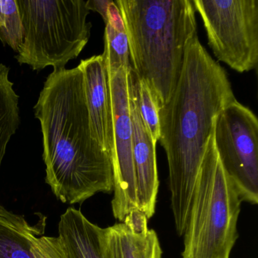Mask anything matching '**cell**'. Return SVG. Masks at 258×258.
<instances>
[{"instance_id": "1", "label": "cell", "mask_w": 258, "mask_h": 258, "mask_svg": "<svg viewBox=\"0 0 258 258\" xmlns=\"http://www.w3.org/2000/svg\"><path fill=\"white\" fill-rule=\"evenodd\" d=\"M236 100L227 74L196 36L188 46L179 81L159 109L160 137L169 169L175 228L183 236L193 190L214 121Z\"/></svg>"}, {"instance_id": "2", "label": "cell", "mask_w": 258, "mask_h": 258, "mask_svg": "<svg viewBox=\"0 0 258 258\" xmlns=\"http://www.w3.org/2000/svg\"><path fill=\"white\" fill-rule=\"evenodd\" d=\"M43 134L46 182L62 203L114 190L112 161L93 136L80 66L53 70L34 106Z\"/></svg>"}, {"instance_id": "3", "label": "cell", "mask_w": 258, "mask_h": 258, "mask_svg": "<svg viewBox=\"0 0 258 258\" xmlns=\"http://www.w3.org/2000/svg\"><path fill=\"white\" fill-rule=\"evenodd\" d=\"M132 70L160 108L176 88L187 49L197 35L192 0H117Z\"/></svg>"}, {"instance_id": "4", "label": "cell", "mask_w": 258, "mask_h": 258, "mask_svg": "<svg viewBox=\"0 0 258 258\" xmlns=\"http://www.w3.org/2000/svg\"><path fill=\"white\" fill-rule=\"evenodd\" d=\"M242 200L225 172L211 135L193 190L182 258H229Z\"/></svg>"}, {"instance_id": "5", "label": "cell", "mask_w": 258, "mask_h": 258, "mask_svg": "<svg viewBox=\"0 0 258 258\" xmlns=\"http://www.w3.org/2000/svg\"><path fill=\"white\" fill-rule=\"evenodd\" d=\"M22 43L16 58L34 71L66 69L90 40V10L84 0H16Z\"/></svg>"}, {"instance_id": "6", "label": "cell", "mask_w": 258, "mask_h": 258, "mask_svg": "<svg viewBox=\"0 0 258 258\" xmlns=\"http://www.w3.org/2000/svg\"><path fill=\"white\" fill-rule=\"evenodd\" d=\"M218 61L244 73L258 63V0H192Z\"/></svg>"}, {"instance_id": "7", "label": "cell", "mask_w": 258, "mask_h": 258, "mask_svg": "<svg viewBox=\"0 0 258 258\" xmlns=\"http://www.w3.org/2000/svg\"><path fill=\"white\" fill-rule=\"evenodd\" d=\"M214 144L225 172L242 202L258 204V120L235 100L216 117Z\"/></svg>"}, {"instance_id": "8", "label": "cell", "mask_w": 258, "mask_h": 258, "mask_svg": "<svg viewBox=\"0 0 258 258\" xmlns=\"http://www.w3.org/2000/svg\"><path fill=\"white\" fill-rule=\"evenodd\" d=\"M129 73L120 69L108 77L114 126L113 215L119 222L138 210L133 157V125L130 108Z\"/></svg>"}, {"instance_id": "9", "label": "cell", "mask_w": 258, "mask_h": 258, "mask_svg": "<svg viewBox=\"0 0 258 258\" xmlns=\"http://www.w3.org/2000/svg\"><path fill=\"white\" fill-rule=\"evenodd\" d=\"M84 75L86 100L92 133L96 141L114 156L112 103L108 72L102 55L82 60L79 64Z\"/></svg>"}, {"instance_id": "10", "label": "cell", "mask_w": 258, "mask_h": 258, "mask_svg": "<svg viewBox=\"0 0 258 258\" xmlns=\"http://www.w3.org/2000/svg\"><path fill=\"white\" fill-rule=\"evenodd\" d=\"M129 88L137 206L139 211L143 212L149 220L155 214L159 187L157 167V143L152 140L140 116L130 82Z\"/></svg>"}, {"instance_id": "11", "label": "cell", "mask_w": 258, "mask_h": 258, "mask_svg": "<svg viewBox=\"0 0 258 258\" xmlns=\"http://www.w3.org/2000/svg\"><path fill=\"white\" fill-rule=\"evenodd\" d=\"M102 241L105 258H162L158 234L148 225L119 222L102 228Z\"/></svg>"}, {"instance_id": "12", "label": "cell", "mask_w": 258, "mask_h": 258, "mask_svg": "<svg viewBox=\"0 0 258 258\" xmlns=\"http://www.w3.org/2000/svg\"><path fill=\"white\" fill-rule=\"evenodd\" d=\"M58 230L67 258H105L102 228L89 220L81 210L68 208L60 217Z\"/></svg>"}, {"instance_id": "13", "label": "cell", "mask_w": 258, "mask_h": 258, "mask_svg": "<svg viewBox=\"0 0 258 258\" xmlns=\"http://www.w3.org/2000/svg\"><path fill=\"white\" fill-rule=\"evenodd\" d=\"M46 219L32 225L0 204V258H33L31 241L44 234Z\"/></svg>"}, {"instance_id": "14", "label": "cell", "mask_w": 258, "mask_h": 258, "mask_svg": "<svg viewBox=\"0 0 258 258\" xmlns=\"http://www.w3.org/2000/svg\"><path fill=\"white\" fill-rule=\"evenodd\" d=\"M10 80V68L0 63V167L7 146L20 125L19 96Z\"/></svg>"}, {"instance_id": "15", "label": "cell", "mask_w": 258, "mask_h": 258, "mask_svg": "<svg viewBox=\"0 0 258 258\" xmlns=\"http://www.w3.org/2000/svg\"><path fill=\"white\" fill-rule=\"evenodd\" d=\"M104 43L105 49L102 55L108 77L112 76L121 69L131 72L132 66L126 31H118L106 24Z\"/></svg>"}, {"instance_id": "16", "label": "cell", "mask_w": 258, "mask_h": 258, "mask_svg": "<svg viewBox=\"0 0 258 258\" xmlns=\"http://www.w3.org/2000/svg\"><path fill=\"white\" fill-rule=\"evenodd\" d=\"M129 82L145 126L152 140L157 143L160 137V105L158 99L149 87L137 78L133 70L129 73Z\"/></svg>"}, {"instance_id": "17", "label": "cell", "mask_w": 258, "mask_h": 258, "mask_svg": "<svg viewBox=\"0 0 258 258\" xmlns=\"http://www.w3.org/2000/svg\"><path fill=\"white\" fill-rule=\"evenodd\" d=\"M4 25L0 30V40L18 52L22 43V26L16 0H0Z\"/></svg>"}, {"instance_id": "18", "label": "cell", "mask_w": 258, "mask_h": 258, "mask_svg": "<svg viewBox=\"0 0 258 258\" xmlns=\"http://www.w3.org/2000/svg\"><path fill=\"white\" fill-rule=\"evenodd\" d=\"M33 258H67L58 236L36 237L31 241Z\"/></svg>"}, {"instance_id": "19", "label": "cell", "mask_w": 258, "mask_h": 258, "mask_svg": "<svg viewBox=\"0 0 258 258\" xmlns=\"http://www.w3.org/2000/svg\"><path fill=\"white\" fill-rule=\"evenodd\" d=\"M111 0H89L87 1V7L90 11L99 13L106 24L107 13H108V5Z\"/></svg>"}]
</instances>
